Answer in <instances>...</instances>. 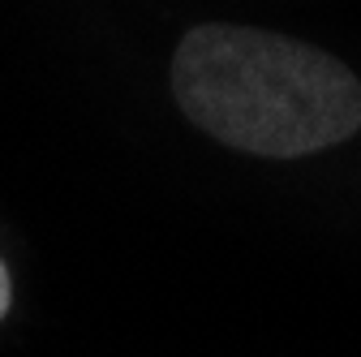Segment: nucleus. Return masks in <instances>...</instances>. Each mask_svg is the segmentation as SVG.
Instances as JSON below:
<instances>
[{
	"instance_id": "nucleus-2",
	"label": "nucleus",
	"mask_w": 361,
	"mask_h": 357,
	"mask_svg": "<svg viewBox=\"0 0 361 357\" xmlns=\"http://www.w3.org/2000/svg\"><path fill=\"white\" fill-rule=\"evenodd\" d=\"M9 305H13V280H9V267H5V258H0V319L9 315Z\"/></svg>"
},
{
	"instance_id": "nucleus-1",
	"label": "nucleus",
	"mask_w": 361,
	"mask_h": 357,
	"mask_svg": "<svg viewBox=\"0 0 361 357\" xmlns=\"http://www.w3.org/2000/svg\"><path fill=\"white\" fill-rule=\"evenodd\" d=\"M172 99L207 138L267 159H297L361 129V78L327 48L207 22L172 52Z\"/></svg>"
}]
</instances>
